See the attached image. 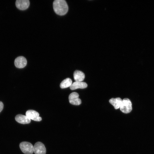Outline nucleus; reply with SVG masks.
Returning <instances> with one entry per match:
<instances>
[{"instance_id":"nucleus-1","label":"nucleus","mask_w":154,"mask_h":154,"mask_svg":"<svg viewBox=\"0 0 154 154\" xmlns=\"http://www.w3.org/2000/svg\"><path fill=\"white\" fill-rule=\"evenodd\" d=\"M53 8L55 12L60 15H65L68 10V6L64 0H55L53 4Z\"/></svg>"},{"instance_id":"nucleus-2","label":"nucleus","mask_w":154,"mask_h":154,"mask_svg":"<svg viewBox=\"0 0 154 154\" xmlns=\"http://www.w3.org/2000/svg\"><path fill=\"white\" fill-rule=\"evenodd\" d=\"M119 108L121 111L123 113L125 114L129 113L132 110L131 101L128 98L123 99L122 100Z\"/></svg>"},{"instance_id":"nucleus-3","label":"nucleus","mask_w":154,"mask_h":154,"mask_svg":"<svg viewBox=\"0 0 154 154\" xmlns=\"http://www.w3.org/2000/svg\"><path fill=\"white\" fill-rule=\"evenodd\" d=\"M19 147L22 152L24 154H32L34 152L33 146L29 142H21L19 144Z\"/></svg>"},{"instance_id":"nucleus-4","label":"nucleus","mask_w":154,"mask_h":154,"mask_svg":"<svg viewBox=\"0 0 154 154\" xmlns=\"http://www.w3.org/2000/svg\"><path fill=\"white\" fill-rule=\"evenodd\" d=\"M34 152L35 154H45L46 149L44 144L42 142H38L33 146Z\"/></svg>"},{"instance_id":"nucleus-5","label":"nucleus","mask_w":154,"mask_h":154,"mask_svg":"<svg viewBox=\"0 0 154 154\" xmlns=\"http://www.w3.org/2000/svg\"><path fill=\"white\" fill-rule=\"evenodd\" d=\"M26 115L29 119L35 121H40L42 120V118L39 116V114L33 110H27L26 112Z\"/></svg>"},{"instance_id":"nucleus-6","label":"nucleus","mask_w":154,"mask_h":154,"mask_svg":"<svg viewBox=\"0 0 154 154\" xmlns=\"http://www.w3.org/2000/svg\"><path fill=\"white\" fill-rule=\"evenodd\" d=\"M27 64V60L26 58L23 56L17 57L14 61V64L17 68H23L25 67Z\"/></svg>"},{"instance_id":"nucleus-7","label":"nucleus","mask_w":154,"mask_h":154,"mask_svg":"<svg viewBox=\"0 0 154 154\" xmlns=\"http://www.w3.org/2000/svg\"><path fill=\"white\" fill-rule=\"evenodd\" d=\"M15 4L18 9L21 10H25L29 7L30 2L29 0H17Z\"/></svg>"},{"instance_id":"nucleus-8","label":"nucleus","mask_w":154,"mask_h":154,"mask_svg":"<svg viewBox=\"0 0 154 154\" xmlns=\"http://www.w3.org/2000/svg\"><path fill=\"white\" fill-rule=\"evenodd\" d=\"M15 120L18 122L23 124H28L30 123L31 120L26 116L21 114H18L15 117Z\"/></svg>"},{"instance_id":"nucleus-9","label":"nucleus","mask_w":154,"mask_h":154,"mask_svg":"<svg viewBox=\"0 0 154 154\" xmlns=\"http://www.w3.org/2000/svg\"><path fill=\"white\" fill-rule=\"evenodd\" d=\"M87 84L84 82H75L70 87L71 90H74L78 88L84 89L87 87Z\"/></svg>"},{"instance_id":"nucleus-10","label":"nucleus","mask_w":154,"mask_h":154,"mask_svg":"<svg viewBox=\"0 0 154 154\" xmlns=\"http://www.w3.org/2000/svg\"><path fill=\"white\" fill-rule=\"evenodd\" d=\"M74 78L76 82H82L85 78L84 73L80 70H75L73 74Z\"/></svg>"},{"instance_id":"nucleus-11","label":"nucleus","mask_w":154,"mask_h":154,"mask_svg":"<svg viewBox=\"0 0 154 154\" xmlns=\"http://www.w3.org/2000/svg\"><path fill=\"white\" fill-rule=\"evenodd\" d=\"M109 102L114 106L115 109H117L120 108L122 100L120 98H113L110 99Z\"/></svg>"},{"instance_id":"nucleus-12","label":"nucleus","mask_w":154,"mask_h":154,"mask_svg":"<svg viewBox=\"0 0 154 154\" xmlns=\"http://www.w3.org/2000/svg\"><path fill=\"white\" fill-rule=\"evenodd\" d=\"M72 84V80L69 78H67L63 80L60 84V87L63 89L70 87Z\"/></svg>"},{"instance_id":"nucleus-13","label":"nucleus","mask_w":154,"mask_h":154,"mask_svg":"<svg viewBox=\"0 0 154 154\" xmlns=\"http://www.w3.org/2000/svg\"><path fill=\"white\" fill-rule=\"evenodd\" d=\"M69 100L70 103L74 105H79L81 103V99L78 98L70 100Z\"/></svg>"},{"instance_id":"nucleus-14","label":"nucleus","mask_w":154,"mask_h":154,"mask_svg":"<svg viewBox=\"0 0 154 154\" xmlns=\"http://www.w3.org/2000/svg\"><path fill=\"white\" fill-rule=\"evenodd\" d=\"M78 94L76 92H73L69 95L68 97L69 100L78 98Z\"/></svg>"},{"instance_id":"nucleus-15","label":"nucleus","mask_w":154,"mask_h":154,"mask_svg":"<svg viewBox=\"0 0 154 154\" xmlns=\"http://www.w3.org/2000/svg\"><path fill=\"white\" fill-rule=\"evenodd\" d=\"M3 108V104L2 102L0 101V113L2 110Z\"/></svg>"}]
</instances>
